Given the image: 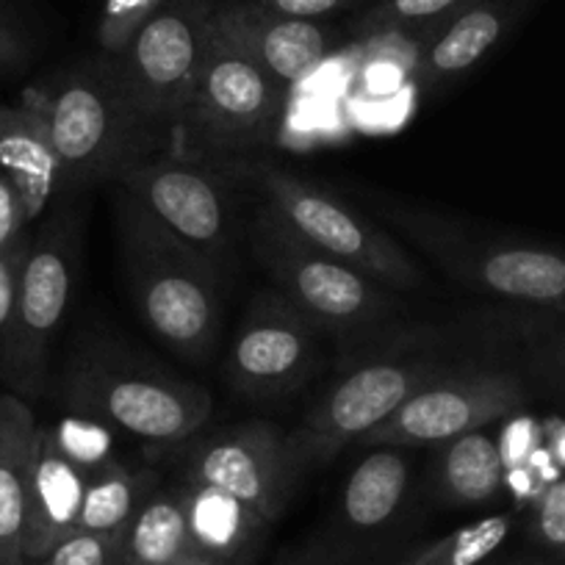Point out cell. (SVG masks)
I'll return each mask as SVG.
<instances>
[{"label": "cell", "mask_w": 565, "mask_h": 565, "mask_svg": "<svg viewBox=\"0 0 565 565\" xmlns=\"http://www.w3.org/2000/svg\"><path fill=\"white\" fill-rule=\"evenodd\" d=\"M117 227L128 289L145 324L183 361H205L222 322L220 266L125 192L117 200Z\"/></svg>", "instance_id": "obj_1"}, {"label": "cell", "mask_w": 565, "mask_h": 565, "mask_svg": "<svg viewBox=\"0 0 565 565\" xmlns=\"http://www.w3.org/2000/svg\"><path fill=\"white\" fill-rule=\"evenodd\" d=\"M42 114L62 164V192L119 181L148 159L153 130L130 103L111 56L62 70L23 92Z\"/></svg>", "instance_id": "obj_2"}, {"label": "cell", "mask_w": 565, "mask_h": 565, "mask_svg": "<svg viewBox=\"0 0 565 565\" xmlns=\"http://www.w3.org/2000/svg\"><path fill=\"white\" fill-rule=\"evenodd\" d=\"M286 95L289 89L227 40L211 18L198 86L170 134L172 153L209 164L264 148L280 122Z\"/></svg>", "instance_id": "obj_3"}, {"label": "cell", "mask_w": 565, "mask_h": 565, "mask_svg": "<svg viewBox=\"0 0 565 565\" xmlns=\"http://www.w3.org/2000/svg\"><path fill=\"white\" fill-rule=\"evenodd\" d=\"M62 402L70 416L161 447L198 436L214 411L200 385L108 352H89L70 366Z\"/></svg>", "instance_id": "obj_4"}, {"label": "cell", "mask_w": 565, "mask_h": 565, "mask_svg": "<svg viewBox=\"0 0 565 565\" xmlns=\"http://www.w3.org/2000/svg\"><path fill=\"white\" fill-rule=\"evenodd\" d=\"M253 253L280 291L319 333L355 339L399 311L394 291L319 253L277 220L269 205L253 222Z\"/></svg>", "instance_id": "obj_5"}, {"label": "cell", "mask_w": 565, "mask_h": 565, "mask_svg": "<svg viewBox=\"0 0 565 565\" xmlns=\"http://www.w3.org/2000/svg\"><path fill=\"white\" fill-rule=\"evenodd\" d=\"M249 178L277 220L313 249L352 266L388 291H411L422 282L411 255L335 194L271 164L253 167Z\"/></svg>", "instance_id": "obj_6"}, {"label": "cell", "mask_w": 565, "mask_h": 565, "mask_svg": "<svg viewBox=\"0 0 565 565\" xmlns=\"http://www.w3.org/2000/svg\"><path fill=\"white\" fill-rule=\"evenodd\" d=\"M391 220L466 289L515 306L565 311V253L559 249L471 236L441 216L391 214Z\"/></svg>", "instance_id": "obj_7"}, {"label": "cell", "mask_w": 565, "mask_h": 565, "mask_svg": "<svg viewBox=\"0 0 565 565\" xmlns=\"http://www.w3.org/2000/svg\"><path fill=\"white\" fill-rule=\"evenodd\" d=\"M211 18L214 0H164L128 47L111 56L130 103L153 134L170 139L192 100L209 47Z\"/></svg>", "instance_id": "obj_8"}, {"label": "cell", "mask_w": 565, "mask_h": 565, "mask_svg": "<svg viewBox=\"0 0 565 565\" xmlns=\"http://www.w3.org/2000/svg\"><path fill=\"white\" fill-rule=\"evenodd\" d=\"M449 369L430 358H385L352 369L339 380L295 430L286 433L291 463L300 475L333 460L347 444L383 424L418 388L447 374Z\"/></svg>", "instance_id": "obj_9"}, {"label": "cell", "mask_w": 565, "mask_h": 565, "mask_svg": "<svg viewBox=\"0 0 565 565\" xmlns=\"http://www.w3.org/2000/svg\"><path fill=\"white\" fill-rule=\"evenodd\" d=\"M75 233L67 222L53 220L31 238L20 277L12 333L0 358V380L25 402L45 394L47 355L70 308L75 280Z\"/></svg>", "instance_id": "obj_10"}, {"label": "cell", "mask_w": 565, "mask_h": 565, "mask_svg": "<svg viewBox=\"0 0 565 565\" xmlns=\"http://www.w3.org/2000/svg\"><path fill=\"white\" fill-rule=\"evenodd\" d=\"M186 444L178 482L231 493L269 524L280 519L302 477L291 463L286 433L269 422L231 424Z\"/></svg>", "instance_id": "obj_11"}, {"label": "cell", "mask_w": 565, "mask_h": 565, "mask_svg": "<svg viewBox=\"0 0 565 565\" xmlns=\"http://www.w3.org/2000/svg\"><path fill=\"white\" fill-rule=\"evenodd\" d=\"M524 385L502 369L447 372L402 402L361 447H427L482 430L524 405Z\"/></svg>", "instance_id": "obj_12"}, {"label": "cell", "mask_w": 565, "mask_h": 565, "mask_svg": "<svg viewBox=\"0 0 565 565\" xmlns=\"http://www.w3.org/2000/svg\"><path fill=\"white\" fill-rule=\"evenodd\" d=\"M117 183L172 236L216 266L225 260L233 242V200L214 170L175 153L148 156Z\"/></svg>", "instance_id": "obj_13"}, {"label": "cell", "mask_w": 565, "mask_h": 565, "mask_svg": "<svg viewBox=\"0 0 565 565\" xmlns=\"http://www.w3.org/2000/svg\"><path fill=\"white\" fill-rule=\"evenodd\" d=\"M319 361V330L280 291H264L247 308L225 361L227 385L253 402L300 388Z\"/></svg>", "instance_id": "obj_14"}, {"label": "cell", "mask_w": 565, "mask_h": 565, "mask_svg": "<svg viewBox=\"0 0 565 565\" xmlns=\"http://www.w3.org/2000/svg\"><path fill=\"white\" fill-rule=\"evenodd\" d=\"M214 25L286 89L311 75L335 42L333 25L282 18L258 0H214Z\"/></svg>", "instance_id": "obj_15"}, {"label": "cell", "mask_w": 565, "mask_h": 565, "mask_svg": "<svg viewBox=\"0 0 565 565\" xmlns=\"http://www.w3.org/2000/svg\"><path fill=\"white\" fill-rule=\"evenodd\" d=\"M89 469L58 444L51 427L36 424L25 502V559L36 565L56 543L73 535L84 504Z\"/></svg>", "instance_id": "obj_16"}, {"label": "cell", "mask_w": 565, "mask_h": 565, "mask_svg": "<svg viewBox=\"0 0 565 565\" xmlns=\"http://www.w3.org/2000/svg\"><path fill=\"white\" fill-rule=\"evenodd\" d=\"M0 170L18 186L29 222L40 220L47 203L62 192V164L51 134L25 95L0 106Z\"/></svg>", "instance_id": "obj_17"}, {"label": "cell", "mask_w": 565, "mask_h": 565, "mask_svg": "<svg viewBox=\"0 0 565 565\" xmlns=\"http://www.w3.org/2000/svg\"><path fill=\"white\" fill-rule=\"evenodd\" d=\"M36 416L18 394H0V565L25 559V502Z\"/></svg>", "instance_id": "obj_18"}, {"label": "cell", "mask_w": 565, "mask_h": 565, "mask_svg": "<svg viewBox=\"0 0 565 565\" xmlns=\"http://www.w3.org/2000/svg\"><path fill=\"white\" fill-rule=\"evenodd\" d=\"M186 510L194 552L227 565H249L264 546L269 521L236 497L209 486L175 482Z\"/></svg>", "instance_id": "obj_19"}, {"label": "cell", "mask_w": 565, "mask_h": 565, "mask_svg": "<svg viewBox=\"0 0 565 565\" xmlns=\"http://www.w3.org/2000/svg\"><path fill=\"white\" fill-rule=\"evenodd\" d=\"M508 20L510 9L502 0H475L463 12L452 14L447 29L418 56L416 75L422 86L436 89L477 67L502 40Z\"/></svg>", "instance_id": "obj_20"}, {"label": "cell", "mask_w": 565, "mask_h": 565, "mask_svg": "<svg viewBox=\"0 0 565 565\" xmlns=\"http://www.w3.org/2000/svg\"><path fill=\"white\" fill-rule=\"evenodd\" d=\"M411 466L396 447H374L347 477L341 493V521L352 535L383 532L405 502Z\"/></svg>", "instance_id": "obj_21"}, {"label": "cell", "mask_w": 565, "mask_h": 565, "mask_svg": "<svg viewBox=\"0 0 565 565\" xmlns=\"http://www.w3.org/2000/svg\"><path fill=\"white\" fill-rule=\"evenodd\" d=\"M186 510L178 486H159L119 532L117 565H178L192 557Z\"/></svg>", "instance_id": "obj_22"}, {"label": "cell", "mask_w": 565, "mask_h": 565, "mask_svg": "<svg viewBox=\"0 0 565 565\" xmlns=\"http://www.w3.org/2000/svg\"><path fill=\"white\" fill-rule=\"evenodd\" d=\"M436 466L438 497L452 508H480L499 497L504 486V458L482 430L441 444Z\"/></svg>", "instance_id": "obj_23"}, {"label": "cell", "mask_w": 565, "mask_h": 565, "mask_svg": "<svg viewBox=\"0 0 565 565\" xmlns=\"http://www.w3.org/2000/svg\"><path fill=\"white\" fill-rule=\"evenodd\" d=\"M161 486L153 469H130L117 458L89 471L75 532H122L139 504Z\"/></svg>", "instance_id": "obj_24"}, {"label": "cell", "mask_w": 565, "mask_h": 565, "mask_svg": "<svg viewBox=\"0 0 565 565\" xmlns=\"http://www.w3.org/2000/svg\"><path fill=\"white\" fill-rule=\"evenodd\" d=\"M510 526H513L510 515H488L427 543L402 565H480L502 546L504 537L510 535Z\"/></svg>", "instance_id": "obj_25"}, {"label": "cell", "mask_w": 565, "mask_h": 565, "mask_svg": "<svg viewBox=\"0 0 565 565\" xmlns=\"http://www.w3.org/2000/svg\"><path fill=\"white\" fill-rule=\"evenodd\" d=\"M475 0H377L358 29L363 34H383V31L413 29V25L436 23L449 14L463 12Z\"/></svg>", "instance_id": "obj_26"}, {"label": "cell", "mask_w": 565, "mask_h": 565, "mask_svg": "<svg viewBox=\"0 0 565 565\" xmlns=\"http://www.w3.org/2000/svg\"><path fill=\"white\" fill-rule=\"evenodd\" d=\"M164 0H103L100 18H97V45L106 56H117L128 47L136 31L148 23Z\"/></svg>", "instance_id": "obj_27"}, {"label": "cell", "mask_w": 565, "mask_h": 565, "mask_svg": "<svg viewBox=\"0 0 565 565\" xmlns=\"http://www.w3.org/2000/svg\"><path fill=\"white\" fill-rule=\"evenodd\" d=\"M119 532H73L36 565H117Z\"/></svg>", "instance_id": "obj_28"}, {"label": "cell", "mask_w": 565, "mask_h": 565, "mask_svg": "<svg viewBox=\"0 0 565 565\" xmlns=\"http://www.w3.org/2000/svg\"><path fill=\"white\" fill-rule=\"evenodd\" d=\"M29 247H31V236H23L20 242H14L12 247L0 249V358H3V350H7L9 333H12L20 277H23Z\"/></svg>", "instance_id": "obj_29"}, {"label": "cell", "mask_w": 565, "mask_h": 565, "mask_svg": "<svg viewBox=\"0 0 565 565\" xmlns=\"http://www.w3.org/2000/svg\"><path fill=\"white\" fill-rule=\"evenodd\" d=\"M532 535L541 546L565 557V477L543 491L532 513Z\"/></svg>", "instance_id": "obj_30"}, {"label": "cell", "mask_w": 565, "mask_h": 565, "mask_svg": "<svg viewBox=\"0 0 565 565\" xmlns=\"http://www.w3.org/2000/svg\"><path fill=\"white\" fill-rule=\"evenodd\" d=\"M25 225H29V216H25L23 198L12 178L0 170V249L20 242L25 236Z\"/></svg>", "instance_id": "obj_31"}, {"label": "cell", "mask_w": 565, "mask_h": 565, "mask_svg": "<svg viewBox=\"0 0 565 565\" xmlns=\"http://www.w3.org/2000/svg\"><path fill=\"white\" fill-rule=\"evenodd\" d=\"M260 7L269 12L282 14V18L295 20H313V23H324L333 14L347 12L358 3V0H258Z\"/></svg>", "instance_id": "obj_32"}, {"label": "cell", "mask_w": 565, "mask_h": 565, "mask_svg": "<svg viewBox=\"0 0 565 565\" xmlns=\"http://www.w3.org/2000/svg\"><path fill=\"white\" fill-rule=\"evenodd\" d=\"M25 62V42L0 12V70H14Z\"/></svg>", "instance_id": "obj_33"}, {"label": "cell", "mask_w": 565, "mask_h": 565, "mask_svg": "<svg viewBox=\"0 0 565 565\" xmlns=\"http://www.w3.org/2000/svg\"><path fill=\"white\" fill-rule=\"evenodd\" d=\"M178 565H227V563H222V559H214V557H203V554H192V557H186Z\"/></svg>", "instance_id": "obj_34"}, {"label": "cell", "mask_w": 565, "mask_h": 565, "mask_svg": "<svg viewBox=\"0 0 565 565\" xmlns=\"http://www.w3.org/2000/svg\"><path fill=\"white\" fill-rule=\"evenodd\" d=\"M513 565H537V563H513Z\"/></svg>", "instance_id": "obj_35"}]
</instances>
